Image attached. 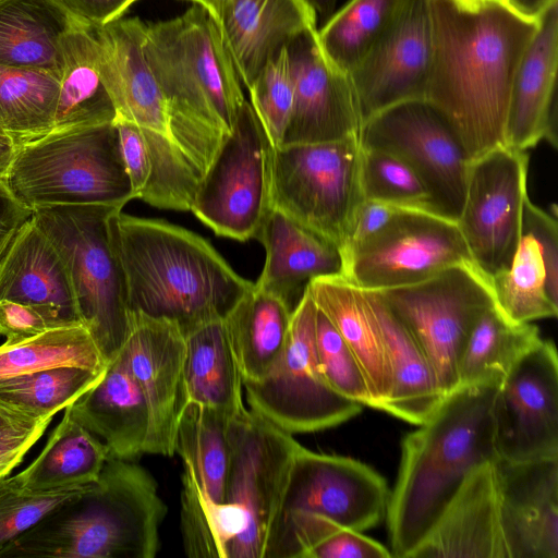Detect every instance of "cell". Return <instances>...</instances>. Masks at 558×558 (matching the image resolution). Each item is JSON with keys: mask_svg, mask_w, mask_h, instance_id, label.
I'll list each match as a JSON object with an SVG mask.
<instances>
[{"mask_svg": "<svg viewBox=\"0 0 558 558\" xmlns=\"http://www.w3.org/2000/svg\"><path fill=\"white\" fill-rule=\"evenodd\" d=\"M496 463L510 558H558V458Z\"/></svg>", "mask_w": 558, "mask_h": 558, "instance_id": "d4e9b609", "label": "cell"}, {"mask_svg": "<svg viewBox=\"0 0 558 558\" xmlns=\"http://www.w3.org/2000/svg\"><path fill=\"white\" fill-rule=\"evenodd\" d=\"M105 371L57 366L7 379L0 383V409L35 421L53 417L92 388Z\"/></svg>", "mask_w": 558, "mask_h": 558, "instance_id": "b9f144b4", "label": "cell"}, {"mask_svg": "<svg viewBox=\"0 0 558 558\" xmlns=\"http://www.w3.org/2000/svg\"><path fill=\"white\" fill-rule=\"evenodd\" d=\"M59 86L49 72L0 65V129L17 144L49 133Z\"/></svg>", "mask_w": 558, "mask_h": 558, "instance_id": "ab89813d", "label": "cell"}, {"mask_svg": "<svg viewBox=\"0 0 558 558\" xmlns=\"http://www.w3.org/2000/svg\"><path fill=\"white\" fill-rule=\"evenodd\" d=\"M0 135H7V134L0 129Z\"/></svg>", "mask_w": 558, "mask_h": 558, "instance_id": "94428289", "label": "cell"}, {"mask_svg": "<svg viewBox=\"0 0 558 558\" xmlns=\"http://www.w3.org/2000/svg\"><path fill=\"white\" fill-rule=\"evenodd\" d=\"M144 27L138 17H120L95 27V34L117 116L133 122L145 138L150 184L172 190L191 178L192 168L173 138L166 99L145 58Z\"/></svg>", "mask_w": 558, "mask_h": 558, "instance_id": "4fadbf2b", "label": "cell"}, {"mask_svg": "<svg viewBox=\"0 0 558 558\" xmlns=\"http://www.w3.org/2000/svg\"><path fill=\"white\" fill-rule=\"evenodd\" d=\"M121 350L148 408L146 453L172 457L179 418L186 405L184 335L170 320L130 314Z\"/></svg>", "mask_w": 558, "mask_h": 558, "instance_id": "44dd1931", "label": "cell"}, {"mask_svg": "<svg viewBox=\"0 0 558 558\" xmlns=\"http://www.w3.org/2000/svg\"><path fill=\"white\" fill-rule=\"evenodd\" d=\"M63 69L51 131L111 123L117 110L105 81L95 27L76 22L62 39Z\"/></svg>", "mask_w": 558, "mask_h": 558, "instance_id": "d6a6232c", "label": "cell"}, {"mask_svg": "<svg viewBox=\"0 0 558 558\" xmlns=\"http://www.w3.org/2000/svg\"><path fill=\"white\" fill-rule=\"evenodd\" d=\"M496 461L466 475L407 558H510Z\"/></svg>", "mask_w": 558, "mask_h": 558, "instance_id": "603a6c76", "label": "cell"}, {"mask_svg": "<svg viewBox=\"0 0 558 558\" xmlns=\"http://www.w3.org/2000/svg\"><path fill=\"white\" fill-rule=\"evenodd\" d=\"M360 182L364 199L437 213L417 173L388 151L362 146Z\"/></svg>", "mask_w": 558, "mask_h": 558, "instance_id": "7bdbcfd3", "label": "cell"}, {"mask_svg": "<svg viewBox=\"0 0 558 558\" xmlns=\"http://www.w3.org/2000/svg\"><path fill=\"white\" fill-rule=\"evenodd\" d=\"M184 388L190 402L231 416L245 408L243 379L225 318L204 323L184 335Z\"/></svg>", "mask_w": 558, "mask_h": 558, "instance_id": "e575fe53", "label": "cell"}, {"mask_svg": "<svg viewBox=\"0 0 558 558\" xmlns=\"http://www.w3.org/2000/svg\"><path fill=\"white\" fill-rule=\"evenodd\" d=\"M109 458L108 447L64 409L39 456L12 476L22 487L56 489L96 483Z\"/></svg>", "mask_w": 558, "mask_h": 558, "instance_id": "8d00e7d4", "label": "cell"}, {"mask_svg": "<svg viewBox=\"0 0 558 558\" xmlns=\"http://www.w3.org/2000/svg\"><path fill=\"white\" fill-rule=\"evenodd\" d=\"M391 551L360 531L339 527L325 536L307 558H390Z\"/></svg>", "mask_w": 558, "mask_h": 558, "instance_id": "f907efd6", "label": "cell"}, {"mask_svg": "<svg viewBox=\"0 0 558 558\" xmlns=\"http://www.w3.org/2000/svg\"><path fill=\"white\" fill-rule=\"evenodd\" d=\"M68 408L108 447L109 457L135 460L146 453L148 408L122 350L108 363L101 378Z\"/></svg>", "mask_w": 558, "mask_h": 558, "instance_id": "83f0119b", "label": "cell"}, {"mask_svg": "<svg viewBox=\"0 0 558 558\" xmlns=\"http://www.w3.org/2000/svg\"><path fill=\"white\" fill-rule=\"evenodd\" d=\"M60 312L46 306L0 300V335L7 343H15L50 329L75 326Z\"/></svg>", "mask_w": 558, "mask_h": 558, "instance_id": "7dc6e473", "label": "cell"}, {"mask_svg": "<svg viewBox=\"0 0 558 558\" xmlns=\"http://www.w3.org/2000/svg\"><path fill=\"white\" fill-rule=\"evenodd\" d=\"M464 264L475 263L457 221L407 208L344 256L343 278L361 289L384 290L413 284Z\"/></svg>", "mask_w": 558, "mask_h": 558, "instance_id": "2e32d148", "label": "cell"}, {"mask_svg": "<svg viewBox=\"0 0 558 558\" xmlns=\"http://www.w3.org/2000/svg\"><path fill=\"white\" fill-rule=\"evenodd\" d=\"M555 0H504L505 4L523 19L537 21Z\"/></svg>", "mask_w": 558, "mask_h": 558, "instance_id": "11a10c76", "label": "cell"}, {"mask_svg": "<svg viewBox=\"0 0 558 558\" xmlns=\"http://www.w3.org/2000/svg\"><path fill=\"white\" fill-rule=\"evenodd\" d=\"M457 1H460V2H463V3H474V2H477L480 0H457ZM497 1L504 2V0H497Z\"/></svg>", "mask_w": 558, "mask_h": 558, "instance_id": "91938a15", "label": "cell"}, {"mask_svg": "<svg viewBox=\"0 0 558 558\" xmlns=\"http://www.w3.org/2000/svg\"><path fill=\"white\" fill-rule=\"evenodd\" d=\"M293 310L281 296L253 284L226 316L243 381L259 380L280 357Z\"/></svg>", "mask_w": 558, "mask_h": 558, "instance_id": "d590c367", "label": "cell"}, {"mask_svg": "<svg viewBox=\"0 0 558 558\" xmlns=\"http://www.w3.org/2000/svg\"><path fill=\"white\" fill-rule=\"evenodd\" d=\"M274 147L245 100L195 192L191 211L217 235L255 239L272 210Z\"/></svg>", "mask_w": 558, "mask_h": 558, "instance_id": "7c38bea8", "label": "cell"}, {"mask_svg": "<svg viewBox=\"0 0 558 558\" xmlns=\"http://www.w3.org/2000/svg\"><path fill=\"white\" fill-rule=\"evenodd\" d=\"M114 124L125 170L130 178L134 198H141L151 175L148 148L141 130L131 121L117 116Z\"/></svg>", "mask_w": 558, "mask_h": 558, "instance_id": "681fc988", "label": "cell"}, {"mask_svg": "<svg viewBox=\"0 0 558 558\" xmlns=\"http://www.w3.org/2000/svg\"><path fill=\"white\" fill-rule=\"evenodd\" d=\"M33 211L16 201L7 186L0 183V266L21 228L32 218Z\"/></svg>", "mask_w": 558, "mask_h": 558, "instance_id": "db71d44e", "label": "cell"}, {"mask_svg": "<svg viewBox=\"0 0 558 558\" xmlns=\"http://www.w3.org/2000/svg\"><path fill=\"white\" fill-rule=\"evenodd\" d=\"M110 223L130 314L170 320L185 335L226 318L254 284L208 241L182 227L122 210L112 215Z\"/></svg>", "mask_w": 558, "mask_h": 558, "instance_id": "3957f363", "label": "cell"}, {"mask_svg": "<svg viewBox=\"0 0 558 558\" xmlns=\"http://www.w3.org/2000/svg\"><path fill=\"white\" fill-rule=\"evenodd\" d=\"M75 23L56 0H0V65L46 71L60 81L62 39Z\"/></svg>", "mask_w": 558, "mask_h": 558, "instance_id": "836d02e7", "label": "cell"}, {"mask_svg": "<svg viewBox=\"0 0 558 558\" xmlns=\"http://www.w3.org/2000/svg\"><path fill=\"white\" fill-rule=\"evenodd\" d=\"M17 143L9 135H0V183H5Z\"/></svg>", "mask_w": 558, "mask_h": 558, "instance_id": "9f6ffc18", "label": "cell"}, {"mask_svg": "<svg viewBox=\"0 0 558 558\" xmlns=\"http://www.w3.org/2000/svg\"><path fill=\"white\" fill-rule=\"evenodd\" d=\"M359 135L274 148L271 205L342 250L363 202Z\"/></svg>", "mask_w": 558, "mask_h": 558, "instance_id": "9c48e42d", "label": "cell"}, {"mask_svg": "<svg viewBox=\"0 0 558 558\" xmlns=\"http://www.w3.org/2000/svg\"><path fill=\"white\" fill-rule=\"evenodd\" d=\"M495 303L511 320L532 323L558 314V227L527 197L510 265L490 279Z\"/></svg>", "mask_w": 558, "mask_h": 558, "instance_id": "cb8c5ba5", "label": "cell"}, {"mask_svg": "<svg viewBox=\"0 0 558 558\" xmlns=\"http://www.w3.org/2000/svg\"><path fill=\"white\" fill-rule=\"evenodd\" d=\"M231 415L187 403L179 418L174 452L182 460L180 527L185 554L226 558L225 507Z\"/></svg>", "mask_w": 558, "mask_h": 558, "instance_id": "5bb4252c", "label": "cell"}, {"mask_svg": "<svg viewBox=\"0 0 558 558\" xmlns=\"http://www.w3.org/2000/svg\"><path fill=\"white\" fill-rule=\"evenodd\" d=\"M389 498L386 480L367 464L300 445L289 470L281 514H318L361 532L386 517Z\"/></svg>", "mask_w": 558, "mask_h": 558, "instance_id": "d6986e66", "label": "cell"}, {"mask_svg": "<svg viewBox=\"0 0 558 558\" xmlns=\"http://www.w3.org/2000/svg\"><path fill=\"white\" fill-rule=\"evenodd\" d=\"M527 167L529 155L507 145L469 163L457 222L474 263L489 279L510 265L517 251Z\"/></svg>", "mask_w": 558, "mask_h": 558, "instance_id": "e0dca14e", "label": "cell"}, {"mask_svg": "<svg viewBox=\"0 0 558 558\" xmlns=\"http://www.w3.org/2000/svg\"><path fill=\"white\" fill-rule=\"evenodd\" d=\"M306 290L360 363L371 408L381 410L389 391L388 372L380 332L363 289L342 276H324L313 278Z\"/></svg>", "mask_w": 558, "mask_h": 558, "instance_id": "1f68e13d", "label": "cell"}, {"mask_svg": "<svg viewBox=\"0 0 558 558\" xmlns=\"http://www.w3.org/2000/svg\"><path fill=\"white\" fill-rule=\"evenodd\" d=\"M363 291L380 332L388 372L389 391L381 410L420 425L445 395L425 354L380 292Z\"/></svg>", "mask_w": 558, "mask_h": 558, "instance_id": "f546056e", "label": "cell"}, {"mask_svg": "<svg viewBox=\"0 0 558 558\" xmlns=\"http://www.w3.org/2000/svg\"><path fill=\"white\" fill-rule=\"evenodd\" d=\"M432 51L429 0H408L391 26L348 75L362 124L398 102L425 99Z\"/></svg>", "mask_w": 558, "mask_h": 558, "instance_id": "ffe728a7", "label": "cell"}, {"mask_svg": "<svg viewBox=\"0 0 558 558\" xmlns=\"http://www.w3.org/2000/svg\"><path fill=\"white\" fill-rule=\"evenodd\" d=\"M315 351L319 369L329 386L341 396L371 407L364 373L347 342L316 307Z\"/></svg>", "mask_w": 558, "mask_h": 558, "instance_id": "bcb514c9", "label": "cell"}, {"mask_svg": "<svg viewBox=\"0 0 558 558\" xmlns=\"http://www.w3.org/2000/svg\"><path fill=\"white\" fill-rule=\"evenodd\" d=\"M255 239L265 247L266 258L254 284L281 296L293 308L313 278L343 277L340 248L279 210L269 213Z\"/></svg>", "mask_w": 558, "mask_h": 558, "instance_id": "f1b7e54d", "label": "cell"}, {"mask_svg": "<svg viewBox=\"0 0 558 558\" xmlns=\"http://www.w3.org/2000/svg\"><path fill=\"white\" fill-rule=\"evenodd\" d=\"M378 291L425 354L442 393L454 390L465 341L482 313L495 304L490 279L475 264H464Z\"/></svg>", "mask_w": 558, "mask_h": 558, "instance_id": "30bf717a", "label": "cell"}, {"mask_svg": "<svg viewBox=\"0 0 558 558\" xmlns=\"http://www.w3.org/2000/svg\"><path fill=\"white\" fill-rule=\"evenodd\" d=\"M407 208L409 207L374 199H363L354 215L345 243L341 250L343 262L348 253L380 232Z\"/></svg>", "mask_w": 558, "mask_h": 558, "instance_id": "816d5d0a", "label": "cell"}, {"mask_svg": "<svg viewBox=\"0 0 558 558\" xmlns=\"http://www.w3.org/2000/svg\"><path fill=\"white\" fill-rule=\"evenodd\" d=\"M408 0H351L318 31L327 61L349 75L383 37Z\"/></svg>", "mask_w": 558, "mask_h": 558, "instance_id": "f35d334b", "label": "cell"}, {"mask_svg": "<svg viewBox=\"0 0 558 558\" xmlns=\"http://www.w3.org/2000/svg\"><path fill=\"white\" fill-rule=\"evenodd\" d=\"M143 47L173 138L201 181L246 100L219 25L194 4L173 19L145 23Z\"/></svg>", "mask_w": 558, "mask_h": 558, "instance_id": "7a4b0ae2", "label": "cell"}, {"mask_svg": "<svg viewBox=\"0 0 558 558\" xmlns=\"http://www.w3.org/2000/svg\"><path fill=\"white\" fill-rule=\"evenodd\" d=\"M4 185L32 211L68 205L123 208L134 199L114 122L50 131L17 144Z\"/></svg>", "mask_w": 558, "mask_h": 558, "instance_id": "8992f818", "label": "cell"}, {"mask_svg": "<svg viewBox=\"0 0 558 558\" xmlns=\"http://www.w3.org/2000/svg\"><path fill=\"white\" fill-rule=\"evenodd\" d=\"M315 317L316 306L305 288L280 357L259 380L243 381L250 410L289 434L337 426L362 409L324 378L315 351Z\"/></svg>", "mask_w": 558, "mask_h": 558, "instance_id": "8fae6325", "label": "cell"}, {"mask_svg": "<svg viewBox=\"0 0 558 558\" xmlns=\"http://www.w3.org/2000/svg\"><path fill=\"white\" fill-rule=\"evenodd\" d=\"M315 13L316 17H330L337 0H303Z\"/></svg>", "mask_w": 558, "mask_h": 558, "instance_id": "6f0895ef", "label": "cell"}, {"mask_svg": "<svg viewBox=\"0 0 558 558\" xmlns=\"http://www.w3.org/2000/svg\"><path fill=\"white\" fill-rule=\"evenodd\" d=\"M433 51L425 99L449 121L469 163L506 145L512 78L537 21L505 2L429 0Z\"/></svg>", "mask_w": 558, "mask_h": 558, "instance_id": "6da1fadb", "label": "cell"}, {"mask_svg": "<svg viewBox=\"0 0 558 558\" xmlns=\"http://www.w3.org/2000/svg\"><path fill=\"white\" fill-rule=\"evenodd\" d=\"M363 147L404 160L427 187L438 214L458 221L469 160L456 131L426 99L392 105L368 118L359 132Z\"/></svg>", "mask_w": 558, "mask_h": 558, "instance_id": "9a60e30c", "label": "cell"}, {"mask_svg": "<svg viewBox=\"0 0 558 558\" xmlns=\"http://www.w3.org/2000/svg\"><path fill=\"white\" fill-rule=\"evenodd\" d=\"M492 415L498 459L558 458V356L550 340L542 339L498 384Z\"/></svg>", "mask_w": 558, "mask_h": 558, "instance_id": "ac0fdd59", "label": "cell"}, {"mask_svg": "<svg viewBox=\"0 0 558 558\" xmlns=\"http://www.w3.org/2000/svg\"><path fill=\"white\" fill-rule=\"evenodd\" d=\"M0 300L51 307L82 325L66 267L32 218L21 228L0 266Z\"/></svg>", "mask_w": 558, "mask_h": 558, "instance_id": "4dcf8cb0", "label": "cell"}, {"mask_svg": "<svg viewBox=\"0 0 558 558\" xmlns=\"http://www.w3.org/2000/svg\"><path fill=\"white\" fill-rule=\"evenodd\" d=\"M541 340L535 325L511 320L495 303L482 313L465 341L458 364L459 386L499 384Z\"/></svg>", "mask_w": 558, "mask_h": 558, "instance_id": "74e56055", "label": "cell"}, {"mask_svg": "<svg viewBox=\"0 0 558 558\" xmlns=\"http://www.w3.org/2000/svg\"><path fill=\"white\" fill-rule=\"evenodd\" d=\"M316 20L303 0H220L216 22L241 83L248 88L276 52L317 28Z\"/></svg>", "mask_w": 558, "mask_h": 558, "instance_id": "4316f807", "label": "cell"}, {"mask_svg": "<svg viewBox=\"0 0 558 558\" xmlns=\"http://www.w3.org/2000/svg\"><path fill=\"white\" fill-rule=\"evenodd\" d=\"M76 22L100 27L122 17L137 0H56Z\"/></svg>", "mask_w": 558, "mask_h": 558, "instance_id": "f5cc1de1", "label": "cell"}, {"mask_svg": "<svg viewBox=\"0 0 558 558\" xmlns=\"http://www.w3.org/2000/svg\"><path fill=\"white\" fill-rule=\"evenodd\" d=\"M51 421L52 417L28 420L0 409V478L22 462Z\"/></svg>", "mask_w": 558, "mask_h": 558, "instance_id": "c3c4849f", "label": "cell"}, {"mask_svg": "<svg viewBox=\"0 0 558 558\" xmlns=\"http://www.w3.org/2000/svg\"><path fill=\"white\" fill-rule=\"evenodd\" d=\"M558 64V0L537 26L517 65L509 96L505 144L518 150L546 140L556 147V77Z\"/></svg>", "mask_w": 558, "mask_h": 558, "instance_id": "484cf974", "label": "cell"}, {"mask_svg": "<svg viewBox=\"0 0 558 558\" xmlns=\"http://www.w3.org/2000/svg\"><path fill=\"white\" fill-rule=\"evenodd\" d=\"M57 366L104 372L108 361L83 325L50 329L35 337L0 345V383Z\"/></svg>", "mask_w": 558, "mask_h": 558, "instance_id": "60d3db41", "label": "cell"}, {"mask_svg": "<svg viewBox=\"0 0 558 558\" xmlns=\"http://www.w3.org/2000/svg\"><path fill=\"white\" fill-rule=\"evenodd\" d=\"M120 207L68 205L33 210L32 220L61 256L82 325L108 363L130 328L125 275L114 244L111 217Z\"/></svg>", "mask_w": 558, "mask_h": 558, "instance_id": "52a82bcc", "label": "cell"}, {"mask_svg": "<svg viewBox=\"0 0 558 558\" xmlns=\"http://www.w3.org/2000/svg\"><path fill=\"white\" fill-rule=\"evenodd\" d=\"M226 558H269L293 456L301 445L246 408L229 423Z\"/></svg>", "mask_w": 558, "mask_h": 558, "instance_id": "ba28073f", "label": "cell"}, {"mask_svg": "<svg viewBox=\"0 0 558 558\" xmlns=\"http://www.w3.org/2000/svg\"><path fill=\"white\" fill-rule=\"evenodd\" d=\"M497 386L457 387L403 438L386 513L392 557L407 558L466 475L498 459L492 415Z\"/></svg>", "mask_w": 558, "mask_h": 558, "instance_id": "277c9868", "label": "cell"}, {"mask_svg": "<svg viewBox=\"0 0 558 558\" xmlns=\"http://www.w3.org/2000/svg\"><path fill=\"white\" fill-rule=\"evenodd\" d=\"M166 512L147 470L109 457L88 490L15 538L0 557L153 558Z\"/></svg>", "mask_w": 558, "mask_h": 558, "instance_id": "5b68a950", "label": "cell"}, {"mask_svg": "<svg viewBox=\"0 0 558 558\" xmlns=\"http://www.w3.org/2000/svg\"><path fill=\"white\" fill-rule=\"evenodd\" d=\"M94 484L44 490L22 487L9 475L0 478V551Z\"/></svg>", "mask_w": 558, "mask_h": 558, "instance_id": "ee69618b", "label": "cell"}, {"mask_svg": "<svg viewBox=\"0 0 558 558\" xmlns=\"http://www.w3.org/2000/svg\"><path fill=\"white\" fill-rule=\"evenodd\" d=\"M204 8L217 21L220 0H189Z\"/></svg>", "mask_w": 558, "mask_h": 558, "instance_id": "680465c9", "label": "cell"}, {"mask_svg": "<svg viewBox=\"0 0 558 558\" xmlns=\"http://www.w3.org/2000/svg\"><path fill=\"white\" fill-rule=\"evenodd\" d=\"M287 48L294 100L281 146L359 135L362 122L350 78L324 57L317 28L301 34Z\"/></svg>", "mask_w": 558, "mask_h": 558, "instance_id": "7402d4cb", "label": "cell"}, {"mask_svg": "<svg viewBox=\"0 0 558 558\" xmlns=\"http://www.w3.org/2000/svg\"><path fill=\"white\" fill-rule=\"evenodd\" d=\"M251 106L272 147L281 146L293 100L294 82L288 48L276 52L248 86Z\"/></svg>", "mask_w": 558, "mask_h": 558, "instance_id": "f6af8a7d", "label": "cell"}]
</instances>
